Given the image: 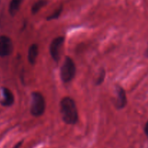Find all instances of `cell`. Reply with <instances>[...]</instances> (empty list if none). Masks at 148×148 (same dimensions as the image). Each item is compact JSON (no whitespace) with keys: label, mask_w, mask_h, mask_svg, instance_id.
I'll return each instance as SVG.
<instances>
[{"label":"cell","mask_w":148,"mask_h":148,"mask_svg":"<svg viewBox=\"0 0 148 148\" xmlns=\"http://www.w3.org/2000/svg\"><path fill=\"white\" fill-rule=\"evenodd\" d=\"M60 112L62 119L65 123L76 124L79 120V114L75 101L69 97H65L60 102Z\"/></svg>","instance_id":"obj_1"},{"label":"cell","mask_w":148,"mask_h":148,"mask_svg":"<svg viewBox=\"0 0 148 148\" xmlns=\"http://www.w3.org/2000/svg\"><path fill=\"white\" fill-rule=\"evenodd\" d=\"M76 75V65L70 57H66L60 69L61 79L65 83L71 82Z\"/></svg>","instance_id":"obj_2"},{"label":"cell","mask_w":148,"mask_h":148,"mask_svg":"<svg viewBox=\"0 0 148 148\" xmlns=\"http://www.w3.org/2000/svg\"><path fill=\"white\" fill-rule=\"evenodd\" d=\"M46 103L43 95L39 92L32 93V100L31 105V115L35 117L41 116L45 111Z\"/></svg>","instance_id":"obj_3"},{"label":"cell","mask_w":148,"mask_h":148,"mask_svg":"<svg viewBox=\"0 0 148 148\" xmlns=\"http://www.w3.org/2000/svg\"><path fill=\"white\" fill-rule=\"evenodd\" d=\"M65 38L62 36H59L53 39L50 44L49 47V52H50L51 57L55 62H58L60 59L61 49L63 46Z\"/></svg>","instance_id":"obj_4"},{"label":"cell","mask_w":148,"mask_h":148,"mask_svg":"<svg viewBox=\"0 0 148 148\" xmlns=\"http://www.w3.org/2000/svg\"><path fill=\"white\" fill-rule=\"evenodd\" d=\"M13 51V44L10 38L7 36H0V57H7Z\"/></svg>","instance_id":"obj_5"},{"label":"cell","mask_w":148,"mask_h":148,"mask_svg":"<svg viewBox=\"0 0 148 148\" xmlns=\"http://www.w3.org/2000/svg\"><path fill=\"white\" fill-rule=\"evenodd\" d=\"M116 93H117V101H116V107L119 109L124 108L127 104L126 92L124 89L121 86L116 87Z\"/></svg>","instance_id":"obj_6"},{"label":"cell","mask_w":148,"mask_h":148,"mask_svg":"<svg viewBox=\"0 0 148 148\" xmlns=\"http://www.w3.org/2000/svg\"><path fill=\"white\" fill-rule=\"evenodd\" d=\"M2 99L1 104L4 106H10L14 102V96L8 88H2Z\"/></svg>","instance_id":"obj_7"},{"label":"cell","mask_w":148,"mask_h":148,"mask_svg":"<svg viewBox=\"0 0 148 148\" xmlns=\"http://www.w3.org/2000/svg\"><path fill=\"white\" fill-rule=\"evenodd\" d=\"M38 55H39V47H38L37 45H36V44H34V45H32L29 47L28 53V62L31 65L35 64Z\"/></svg>","instance_id":"obj_8"},{"label":"cell","mask_w":148,"mask_h":148,"mask_svg":"<svg viewBox=\"0 0 148 148\" xmlns=\"http://www.w3.org/2000/svg\"><path fill=\"white\" fill-rule=\"evenodd\" d=\"M23 0H11L10 3L9 12L12 16H14L18 12Z\"/></svg>","instance_id":"obj_9"},{"label":"cell","mask_w":148,"mask_h":148,"mask_svg":"<svg viewBox=\"0 0 148 148\" xmlns=\"http://www.w3.org/2000/svg\"><path fill=\"white\" fill-rule=\"evenodd\" d=\"M47 4V0H39L38 2H36L32 6V8H31V12H32V14H36Z\"/></svg>","instance_id":"obj_10"},{"label":"cell","mask_w":148,"mask_h":148,"mask_svg":"<svg viewBox=\"0 0 148 148\" xmlns=\"http://www.w3.org/2000/svg\"><path fill=\"white\" fill-rule=\"evenodd\" d=\"M62 11V6H60L59 8H58V9H57L52 14V15H49V16L47 18V21H51V20L57 19V18L60 15Z\"/></svg>","instance_id":"obj_11"},{"label":"cell","mask_w":148,"mask_h":148,"mask_svg":"<svg viewBox=\"0 0 148 148\" xmlns=\"http://www.w3.org/2000/svg\"><path fill=\"white\" fill-rule=\"evenodd\" d=\"M105 70H102L101 71L100 74H99V77L97 78V85H99L104 82V79H105Z\"/></svg>","instance_id":"obj_12"},{"label":"cell","mask_w":148,"mask_h":148,"mask_svg":"<svg viewBox=\"0 0 148 148\" xmlns=\"http://www.w3.org/2000/svg\"><path fill=\"white\" fill-rule=\"evenodd\" d=\"M145 134L147 135V136L148 137V121L146 123V124H145Z\"/></svg>","instance_id":"obj_13"},{"label":"cell","mask_w":148,"mask_h":148,"mask_svg":"<svg viewBox=\"0 0 148 148\" xmlns=\"http://www.w3.org/2000/svg\"><path fill=\"white\" fill-rule=\"evenodd\" d=\"M22 144H23V141H21V142H18V143L17 144V145H15V147H14V148H19L20 147H21V145H22Z\"/></svg>","instance_id":"obj_14"},{"label":"cell","mask_w":148,"mask_h":148,"mask_svg":"<svg viewBox=\"0 0 148 148\" xmlns=\"http://www.w3.org/2000/svg\"><path fill=\"white\" fill-rule=\"evenodd\" d=\"M145 55H146L147 58H148V45H147V47L146 52H145Z\"/></svg>","instance_id":"obj_15"}]
</instances>
